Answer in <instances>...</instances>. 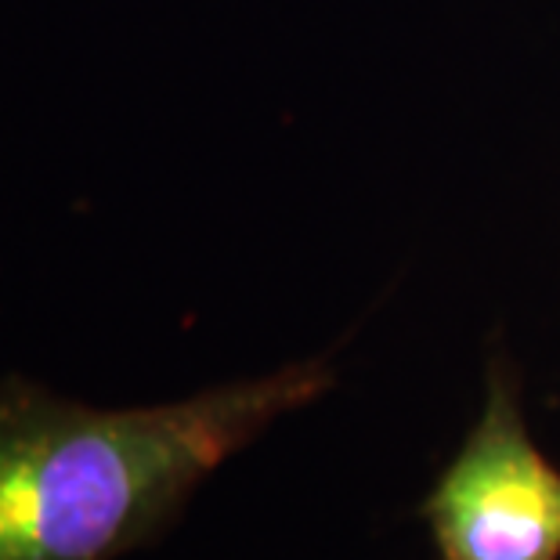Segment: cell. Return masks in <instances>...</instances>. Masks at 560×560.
I'll return each instance as SVG.
<instances>
[{
	"mask_svg": "<svg viewBox=\"0 0 560 560\" xmlns=\"http://www.w3.org/2000/svg\"><path fill=\"white\" fill-rule=\"evenodd\" d=\"M332 387L304 359L192 398L98 409L0 380V560H120L171 528L235 452Z\"/></svg>",
	"mask_w": 560,
	"mask_h": 560,
	"instance_id": "1",
	"label": "cell"
},
{
	"mask_svg": "<svg viewBox=\"0 0 560 560\" xmlns=\"http://www.w3.org/2000/svg\"><path fill=\"white\" fill-rule=\"evenodd\" d=\"M423 521L445 560H560V470L521 420L506 365L463 448L441 470Z\"/></svg>",
	"mask_w": 560,
	"mask_h": 560,
	"instance_id": "2",
	"label": "cell"
}]
</instances>
